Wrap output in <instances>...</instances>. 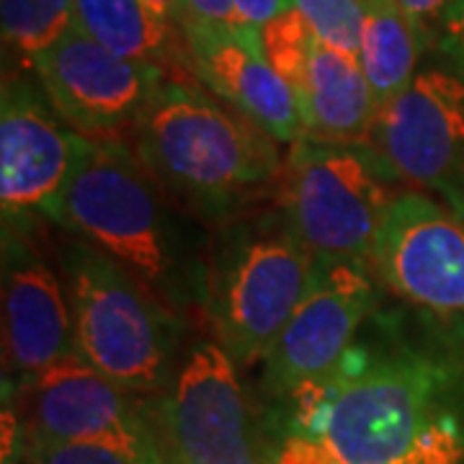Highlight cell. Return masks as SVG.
<instances>
[{"label": "cell", "instance_id": "6da1fadb", "mask_svg": "<svg viewBox=\"0 0 464 464\" xmlns=\"http://www.w3.org/2000/svg\"><path fill=\"white\" fill-rule=\"evenodd\" d=\"M264 418L343 464H464V315L380 304L331 377Z\"/></svg>", "mask_w": 464, "mask_h": 464}, {"label": "cell", "instance_id": "7a4b0ae2", "mask_svg": "<svg viewBox=\"0 0 464 464\" xmlns=\"http://www.w3.org/2000/svg\"><path fill=\"white\" fill-rule=\"evenodd\" d=\"M44 217L124 266L173 313L204 304L207 266L170 197L124 140L83 137Z\"/></svg>", "mask_w": 464, "mask_h": 464}, {"label": "cell", "instance_id": "3957f363", "mask_svg": "<svg viewBox=\"0 0 464 464\" xmlns=\"http://www.w3.org/2000/svg\"><path fill=\"white\" fill-rule=\"evenodd\" d=\"M134 152L170 201L207 219L237 215L279 179L276 140L248 116L168 75L134 127Z\"/></svg>", "mask_w": 464, "mask_h": 464}, {"label": "cell", "instance_id": "277c9868", "mask_svg": "<svg viewBox=\"0 0 464 464\" xmlns=\"http://www.w3.org/2000/svg\"><path fill=\"white\" fill-rule=\"evenodd\" d=\"M78 356L134 395L163 392L173 380L181 315L91 243L63 248Z\"/></svg>", "mask_w": 464, "mask_h": 464}, {"label": "cell", "instance_id": "5b68a950", "mask_svg": "<svg viewBox=\"0 0 464 464\" xmlns=\"http://www.w3.org/2000/svg\"><path fill=\"white\" fill-rule=\"evenodd\" d=\"M398 181L374 145L302 137L284 168V219L317 258L369 264Z\"/></svg>", "mask_w": 464, "mask_h": 464}, {"label": "cell", "instance_id": "8992f818", "mask_svg": "<svg viewBox=\"0 0 464 464\" xmlns=\"http://www.w3.org/2000/svg\"><path fill=\"white\" fill-rule=\"evenodd\" d=\"M317 268L320 258L299 243L286 219L230 232L207 266L204 307L217 343L235 364L264 362L313 289Z\"/></svg>", "mask_w": 464, "mask_h": 464}, {"label": "cell", "instance_id": "52a82bcc", "mask_svg": "<svg viewBox=\"0 0 464 464\" xmlns=\"http://www.w3.org/2000/svg\"><path fill=\"white\" fill-rule=\"evenodd\" d=\"M158 447L173 464H268L271 436L237 364L217 341H199L150 405Z\"/></svg>", "mask_w": 464, "mask_h": 464}, {"label": "cell", "instance_id": "ba28073f", "mask_svg": "<svg viewBox=\"0 0 464 464\" xmlns=\"http://www.w3.org/2000/svg\"><path fill=\"white\" fill-rule=\"evenodd\" d=\"M369 145L402 181L464 219V67L429 65L382 109Z\"/></svg>", "mask_w": 464, "mask_h": 464}, {"label": "cell", "instance_id": "9c48e42d", "mask_svg": "<svg viewBox=\"0 0 464 464\" xmlns=\"http://www.w3.org/2000/svg\"><path fill=\"white\" fill-rule=\"evenodd\" d=\"M380 304L364 264L320 258L313 289L266 353L261 390L271 405L331 377Z\"/></svg>", "mask_w": 464, "mask_h": 464}, {"label": "cell", "instance_id": "30bf717a", "mask_svg": "<svg viewBox=\"0 0 464 464\" xmlns=\"http://www.w3.org/2000/svg\"><path fill=\"white\" fill-rule=\"evenodd\" d=\"M42 93L67 127L91 140H124L134 132L163 85V67L119 57L78 26L34 60Z\"/></svg>", "mask_w": 464, "mask_h": 464}, {"label": "cell", "instance_id": "8fae6325", "mask_svg": "<svg viewBox=\"0 0 464 464\" xmlns=\"http://www.w3.org/2000/svg\"><path fill=\"white\" fill-rule=\"evenodd\" d=\"M14 408L24 447L63 441H155L150 405L119 387L99 369L72 356L21 387L5 390Z\"/></svg>", "mask_w": 464, "mask_h": 464}, {"label": "cell", "instance_id": "7c38bea8", "mask_svg": "<svg viewBox=\"0 0 464 464\" xmlns=\"http://www.w3.org/2000/svg\"><path fill=\"white\" fill-rule=\"evenodd\" d=\"M83 134L67 127L44 93L18 75H5L0 99V209L3 230L32 235L65 188L81 155Z\"/></svg>", "mask_w": 464, "mask_h": 464}, {"label": "cell", "instance_id": "4fadbf2b", "mask_svg": "<svg viewBox=\"0 0 464 464\" xmlns=\"http://www.w3.org/2000/svg\"><path fill=\"white\" fill-rule=\"evenodd\" d=\"M369 264L411 304L464 315V219L423 191H400Z\"/></svg>", "mask_w": 464, "mask_h": 464}, {"label": "cell", "instance_id": "5bb4252c", "mask_svg": "<svg viewBox=\"0 0 464 464\" xmlns=\"http://www.w3.org/2000/svg\"><path fill=\"white\" fill-rule=\"evenodd\" d=\"M78 356L67 286L26 235L3 230V387L14 390Z\"/></svg>", "mask_w": 464, "mask_h": 464}, {"label": "cell", "instance_id": "9a60e30c", "mask_svg": "<svg viewBox=\"0 0 464 464\" xmlns=\"http://www.w3.org/2000/svg\"><path fill=\"white\" fill-rule=\"evenodd\" d=\"M186 60L215 96L248 116L276 142L295 145L304 132L297 96L266 60L258 29L181 24Z\"/></svg>", "mask_w": 464, "mask_h": 464}, {"label": "cell", "instance_id": "2e32d148", "mask_svg": "<svg viewBox=\"0 0 464 464\" xmlns=\"http://www.w3.org/2000/svg\"><path fill=\"white\" fill-rule=\"evenodd\" d=\"M297 103L307 137L338 145H369L377 103L359 57L315 42Z\"/></svg>", "mask_w": 464, "mask_h": 464}, {"label": "cell", "instance_id": "e0dca14e", "mask_svg": "<svg viewBox=\"0 0 464 464\" xmlns=\"http://www.w3.org/2000/svg\"><path fill=\"white\" fill-rule=\"evenodd\" d=\"M364 32L359 63L364 70L377 114L413 83L423 36L405 16L398 0H362Z\"/></svg>", "mask_w": 464, "mask_h": 464}, {"label": "cell", "instance_id": "ac0fdd59", "mask_svg": "<svg viewBox=\"0 0 464 464\" xmlns=\"http://www.w3.org/2000/svg\"><path fill=\"white\" fill-rule=\"evenodd\" d=\"M75 26L119 57L166 70L173 26L155 16L145 0H75Z\"/></svg>", "mask_w": 464, "mask_h": 464}, {"label": "cell", "instance_id": "d6986e66", "mask_svg": "<svg viewBox=\"0 0 464 464\" xmlns=\"http://www.w3.org/2000/svg\"><path fill=\"white\" fill-rule=\"evenodd\" d=\"M3 50L16 65L34 60L75 26V0H0Z\"/></svg>", "mask_w": 464, "mask_h": 464}, {"label": "cell", "instance_id": "ffe728a7", "mask_svg": "<svg viewBox=\"0 0 464 464\" xmlns=\"http://www.w3.org/2000/svg\"><path fill=\"white\" fill-rule=\"evenodd\" d=\"M315 42V34L297 8H289L286 14L268 21L261 29L266 60L295 91L297 99L307 83V67H310Z\"/></svg>", "mask_w": 464, "mask_h": 464}, {"label": "cell", "instance_id": "44dd1931", "mask_svg": "<svg viewBox=\"0 0 464 464\" xmlns=\"http://www.w3.org/2000/svg\"><path fill=\"white\" fill-rule=\"evenodd\" d=\"M295 8L310 24L317 42L359 57L364 32L362 0H295Z\"/></svg>", "mask_w": 464, "mask_h": 464}, {"label": "cell", "instance_id": "7402d4cb", "mask_svg": "<svg viewBox=\"0 0 464 464\" xmlns=\"http://www.w3.org/2000/svg\"><path fill=\"white\" fill-rule=\"evenodd\" d=\"M158 439L150 444L124 441H63L26 449V464H150Z\"/></svg>", "mask_w": 464, "mask_h": 464}, {"label": "cell", "instance_id": "603a6c76", "mask_svg": "<svg viewBox=\"0 0 464 464\" xmlns=\"http://www.w3.org/2000/svg\"><path fill=\"white\" fill-rule=\"evenodd\" d=\"M268 464H343L331 454V449L302 433H282L271 439Z\"/></svg>", "mask_w": 464, "mask_h": 464}, {"label": "cell", "instance_id": "cb8c5ba5", "mask_svg": "<svg viewBox=\"0 0 464 464\" xmlns=\"http://www.w3.org/2000/svg\"><path fill=\"white\" fill-rule=\"evenodd\" d=\"M439 47L447 60L464 67V0H454L439 21Z\"/></svg>", "mask_w": 464, "mask_h": 464}, {"label": "cell", "instance_id": "d4e9b609", "mask_svg": "<svg viewBox=\"0 0 464 464\" xmlns=\"http://www.w3.org/2000/svg\"><path fill=\"white\" fill-rule=\"evenodd\" d=\"M240 29H264L268 21L295 8V0H232Z\"/></svg>", "mask_w": 464, "mask_h": 464}, {"label": "cell", "instance_id": "484cf974", "mask_svg": "<svg viewBox=\"0 0 464 464\" xmlns=\"http://www.w3.org/2000/svg\"><path fill=\"white\" fill-rule=\"evenodd\" d=\"M183 5H186L183 21H197V24H207V26H222V29L240 32L232 0H183Z\"/></svg>", "mask_w": 464, "mask_h": 464}, {"label": "cell", "instance_id": "4316f807", "mask_svg": "<svg viewBox=\"0 0 464 464\" xmlns=\"http://www.w3.org/2000/svg\"><path fill=\"white\" fill-rule=\"evenodd\" d=\"M400 8L405 11V16L413 21V26L426 39V34L431 29V24H439L441 16L449 11V5L454 0H398Z\"/></svg>", "mask_w": 464, "mask_h": 464}, {"label": "cell", "instance_id": "83f0119b", "mask_svg": "<svg viewBox=\"0 0 464 464\" xmlns=\"http://www.w3.org/2000/svg\"><path fill=\"white\" fill-rule=\"evenodd\" d=\"M145 3H148L150 11L160 18V21H166L168 26H173V29L181 32V24L183 18H186V5H183V0H145Z\"/></svg>", "mask_w": 464, "mask_h": 464}, {"label": "cell", "instance_id": "f1b7e54d", "mask_svg": "<svg viewBox=\"0 0 464 464\" xmlns=\"http://www.w3.org/2000/svg\"><path fill=\"white\" fill-rule=\"evenodd\" d=\"M150 464H173V462H170L166 454L160 451V447H158L155 449V454H152V459H150Z\"/></svg>", "mask_w": 464, "mask_h": 464}]
</instances>
